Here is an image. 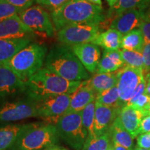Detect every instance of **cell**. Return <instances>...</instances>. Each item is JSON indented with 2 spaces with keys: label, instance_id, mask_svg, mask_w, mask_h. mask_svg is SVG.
<instances>
[{
  "label": "cell",
  "instance_id": "7a4b0ae2",
  "mask_svg": "<svg viewBox=\"0 0 150 150\" xmlns=\"http://www.w3.org/2000/svg\"><path fill=\"white\" fill-rule=\"evenodd\" d=\"M50 15L57 31L71 24H100L105 20L102 6L86 0H67L59 8L52 11Z\"/></svg>",
  "mask_w": 150,
  "mask_h": 150
},
{
  "label": "cell",
  "instance_id": "277c9868",
  "mask_svg": "<svg viewBox=\"0 0 150 150\" xmlns=\"http://www.w3.org/2000/svg\"><path fill=\"white\" fill-rule=\"evenodd\" d=\"M47 53V47L45 45L30 43L4 65L8 67L22 79L27 81L42 68Z\"/></svg>",
  "mask_w": 150,
  "mask_h": 150
},
{
  "label": "cell",
  "instance_id": "484cf974",
  "mask_svg": "<svg viewBox=\"0 0 150 150\" xmlns=\"http://www.w3.org/2000/svg\"><path fill=\"white\" fill-rule=\"evenodd\" d=\"M144 46H145L144 38L140 29H134L123 35L121 44V48H122V50L142 53Z\"/></svg>",
  "mask_w": 150,
  "mask_h": 150
},
{
  "label": "cell",
  "instance_id": "7402d4cb",
  "mask_svg": "<svg viewBox=\"0 0 150 150\" xmlns=\"http://www.w3.org/2000/svg\"><path fill=\"white\" fill-rule=\"evenodd\" d=\"M108 131L112 142L123 146L128 150L134 149V138L125 129L118 116L112 122Z\"/></svg>",
  "mask_w": 150,
  "mask_h": 150
},
{
  "label": "cell",
  "instance_id": "f907efd6",
  "mask_svg": "<svg viewBox=\"0 0 150 150\" xmlns=\"http://www.w3.org/2000/svg\"><path fill=\"white\" fill-rule=\"evenodd\" d=\"M0 1H1V0H0Z\"/></svg>",
  "mask_w": 150,
  "mask_h": 150
},
{
  "label": "cell",
  "instance_id": "f35d334b",
  "mask_svg": "<svg viewBox=\"0 0 150 150\" xmlns=\"http://www.w3.org/2000/svg\"><path fill=\"white\" fill-rule=\"evenodd\" d=\"M149 132H150V114H148L142 118L139 129L140 134Z\"/></svg>",
  "mask_w": 150,
  "mask_h": 150
},
{
  "label": "cell",
  "instance_id": "d4e9b609",
  "mask_svg": "<svg viewBox=\"0 0 150 150\" xmlns=\"http://www.w3.org/2000/svg\"><path fill=\"white\" fill-rule=\"evenodd\" d=\"M150 5V0H118L117 3L112 8H110V16L113 19L119 15L127 11L137 9L145 12ZM112 19V20H113Z\"/></svg>",
  "mask_w": 150,
  "mask_h": 150
},
{
  "label": "cell",
  "instance_id": "9a60e30c",
  "mask_svg": "<svg viewBox=\"0 0 150 150\" xmlns=\"http://www.w3.org/2000/svg\"><path fill=\"white\" fill-rule=\"evenodd\" d=\"M121 109L104 106L95 102V115L94 123L95 136L107 133Z\"/></svg>",
  "mask_w": 150,
  "mask_h": 150
},
{
  "label": "cell",
  "instance_id": "52a82bcc",
  "mask_svg": "<svg viewBox=\"0 0 150 150\" xmlns=\"http://www.w3.org/2000/svg\"><path fill=\"white\" fill-rule=\"evenodd\" d=\"M37 117V103L24 97L0 101V124L13 123Z\"/></svg>",
  "mask_w": 150,
  "mask_h": 150
},
{
  "label": "cell",
  "instance_id": "5b68a950",
  "mask_svg": "<svg viewBox=\"0 0 150 150\" xmlns=\"http://www.w3.org/2000/svg\"><path fill=\"white\" fill-rule=\"evenodd\" d=\"M59 140L55 125L33 122L21 134L12 150H42L57 145Z\"/></svg>",
  "mask_w": 150,
  "mask_h": 150
},
{
  "label": "cell",
  "instance_id": "603a6c76",
  "mask_svg": "<svg viewBox=\"0 0 150 150\" xmlns=\"http://www.w3.org/2000/svg\"><path fill=\"white\" fill-rule=\"evenodd\" d=\"M86 82L95 93H100L117 86V72L102 74L97 73L93 77L86 80Z\"/></svg>",
  "mask_w": 150,
  "mask_h": 150
},
{
  "label": "cell",
  "instance_id": "ac0fdd59",
  "mask_svg": "<svg viewBox=\"0 0 150 150\" xmlns=\"http://www.w3.org/2000/svg\"><path fill=\"white\" fill-rule=\"evenodd\" d=\"M147 115V112L144 110L131 106H125L120 110L118 117L125 129L134 138H136L140 134L139 129L142 118Z\"/></svg>",
  "mask_w": 150,
  "mask_h": 150
},
{
  "label": "cell",
  "instance_id": "44dd1931",
  "mask_svg": "<svg viewBox=\"0 0 150 150\" xmlns=\"http://www.w3.org/2000/svg\"><path fill=\"white\" fill-rule=\"evenodd\" d=\"M124 65L125 63L122 57L120 50L109 51L104 50L96 72L97 74L115 72L119 69L122 68Z\"/></svg>",
  "mask_w": 150,
  "mask_h": 150
},
{
  "label": "cell",
  "instance_id": "4316f807",
  "mask_svg": "<svg viewBox=\"0 0 150 150\" xmlns=\"http://www.w3.org/2000/svg\"><path fill=\"white\" fill-rule=\"evenodd\" d=\"M112 143L109 131L100 136H88L82 150H108Z\"/></svg>",
  "mask_w": 150,
  "mask_h": 150
},
{
  "label": "cell",
  "instance_id": "d590c367",
  "mask_svg": "<svg viewBox=\"0 0 150 150\" xmlns=\"http://www.w3.org/2000/svg\"><path fill=\"white\" fill-rule=\"evenodd\" d=\"M22 11L32 6L37 0H5Z\"/></svg>",
  "mask_w": 150,
  "mask_h": 150
},
{
  "label": "cell",
  "instance_id": "cb8c5ba5",
  "mask_svg": "<svg viewBox=\"0 0 150 150\" xmlns=\"http://www.w3.org/2000/svg\"><path fill=\"white\" fill-rule=\"evenodd\" d=\"M123 35L114 29H108L104 32L100 33L93 42L106 50L115 51L121 48Z\"/></svg>",
  "mask_w": 150,
  "mask_h": 150
},
{
  "label": "cell",
  "instance_id": "f6af8a7d",
  "mask_svg": "<svg viewBox=\"0 0 150 150\" xmlns=\"http://www.w3.org/2000/svg\"><path fill=\"white\" fill-rule=\"evenodd\" d=\"M145 94H146V95H149L150 96V81H147V87H146Z\"/></svg>",
  "mask_w": 150,
  "mask_h": 150
},
{
  "label": "cell",
  "instance_id": "30bf717a",
  "mask_svg": "<svg viewBox=\"0 0 150 150\" xmlns=\"http://www.w3.org/2000/svg\"><path fill=\"white\" fill-rule=\"evenodd\" d=\"M71 96L72 94H63L36 102L37 117L45 122L56 125L60 118L67 112Z\"/></svg>",
  "mask_w": 150,
  "mask_h": 150
},
{
  "label": "cell",
  "instance_id": "2e32d148",
  "mask_svg": "<svg viewBox=\"0 0 150 150\" xmlns=\"http://www.w3.org/2000/svg\"><path fill=\"white\" fill-rule=\"evenodd\" d=\"M33 122L0 124V150H12L21 134Z\"/></svg>",
  "mask_w": 150,
  "mask_h": 150
},
{
  "label": "cell",
  "instance_id": "7c38bea8",
  "mask_svg": "<svg viewBox=\"0 0 150 150\" xmlns=\"http://www.w3.org/2000/svg\"><path fill=\"white\" fill-rule=\"evenodd\" d=\"M26 81L6 65H0V101L24 93Z\"/></svg>",
  "mask_w": 150,
  "mask_h": 150
},
{
  "label": "cell",
  "instance_id": "74e56055",
  "mask_svg": "<svg viewBox=\"0 0 150 150\" xmlns=\"http://www.w3.org/2000/svg\"><path fill=\"white\" fill-rule=\"evenodd\" d=\"M137 146L144 149H150V132L140 134L137 137Z\"/></svg>",
  "mask_w": 150,
  "mask_h": 150
},
{
  "label": "cell",
  "instance_id": "6da1fadb",
  "mask_svg": "<svg viewBox=\"0 0 150 150\" xmlns=\"http://www.w3.org/2000/svg\"><path fill=\"white\" fill-rule=\"evenodd\" d=\"M82 81H70L42 67L26 81V97L35 102L63 94H72Z\"/></svg>",
  "mask_w": 150,
  "mask_h": 150
},
{
  "label": "cell",
  "instance_id": "3957f363",
  "mask_svg": "<svg viewBox=\"0 0 150 150\" xmlns=\"http://www.w3.org/2000/svg\"><path fill=\"white\" fill-rule=\"evenodd\" d=\"M45 67L70 81L89 79V74L70 46L54 45L47 54Z\"/></svg>",
  "mask_w": 150,
  "mask_h": 150
},
{
  "label": "cell",
  "instance_id": "ee69618b",
  "mask_svg": "<svg viewBox=\"0 0 150 150\" xmlns=\"http://www.w3.org/2000/svg\"><path fill=\"white\" fill-rule=\"evenodd\" d=\"M106 1H107L110 8H112L117 3L118 0H106Z\"/></svg>",
  "mask_w": 150,
  "mask_h": 150
},
{
  "label": "cell",
  "instance_id": "5bb4252c",
  "mask_svg": "<svg viewBox=\"0 0 150 150\" xmlns=\"http://www.w3.org/2000/svg\"><path fill=\"white\" fill-rule=\"evenodd\" d=\"M35 33L15 16L0 22V39H31Z\"/></svg>",
  "mask_w": 150,
  "mask_h": 150
},
{
  "label": "cell",
  "instance_id": "1f68e13d",
  "mask_svg": "<svg viewBox=\"0 0 150 150\" xmlns=\"http://www.w3.org/2000/svg\"><path fill=\"white\" fill-rule=\"evenodd\" d=\"M67 1V0H37L35 3L43 8L49 9L52 12L64 4Z\"/></svg>",
  "mask_w": 150,
  "mask_h": 150
},
{
  "label": "cell",
  "instance_id": "836d02e7",
  "mask_svg": "<svg viewBox=\"0 0 150 150\" xmlns=\"http://www.w3.org/2000/svg\"><path fill=\"white\" fill-rule=\"evenodd\" d=\"M147 81L145 79V77H144L142 79L141 81H140L139 85L138 86V87L136 88V89L135 90L134 93H133L130 100H129V102L127 103L126 106H131V105H132L135 102H136L137 99H138L140 95H142V94H145L146 87H147Z\"/></svg>",
  "mask_w": 150,
  "mask_h": 150
},
{
  "label": "cell",
  "instance_id": "d6a6232c",
  "mask_svg": "<svg viewBox=\"0 0 150 150\" xmlns=\"http://www.w3.org/2000/svg\"><path fill=\"white\" fill-rule=\"evenodd\" d=\"M150 105V96L146 95V94H142V95L137 99V100L131 106L139 109L141 110L147 112V110L149 108Z\"/></svg>",
  "mask_w": 150,
  "mask_h": 150
},
{
  "label": "cell",
  "instance_id": "60d3db41",
  "mask_svg": "<svg viewBox=\"0 0 150 150\" xmlns=\"http://www.w3.org/2000/svg\"><path fill=\"white\" fill-rule=\"evenodd\" d=\"M112 142V146H113L114 150H128L127 148H125V147H123V146L119 145V144L116 143V142Z\"/></svg>",
  "mask_w": 150,
  "mask_h": 150
},
{
  "label": "cell",
  "instance_id": "ffe728a7",
  "mask_svg": "<svg viewBox=\"0 0 150 150\" xmlns=\"http://www.w3.org/2000/svg\"><path fill=\"white\" fill-rule=\"evenodd\" d=\"M31 42V39H0V65H4L19 51Z\"/></svg>",
  "mask_w": 150,
  "mask_h": 150
},
{
  "label": "cell",
  "instance_id": "4dcf8cb0",
  "mask_svg": "<svg viewBox=\"0 0 150 150\" xmlns=\"http://www.w3.org/2000/svg\"><path fill=\"white\" fill-rule=\"evenodd\" d=\"M21 12L20 9L5 0L0 1V22L12 18Z\"/></svg>",
  "mask_w": 150,
  "mask_h": 150
},
{
  "label": "cell",
  "instance_id": "681fc988",
  "mask_svg": "<svg viewBox=\"0 0 150 150\" xmlns=\"http://www.w3.org/2000/svg\"><path fill=\"white\" fill-rule=\"evenodd\" d=\"M108 150H114V149H113V146H112V145L110 146V147L109 148V149Z\"/></svg>",
  "mask_w": 150,
  "mask_h": 150
},
{
  "label": "cell",
  "instance_id": "8d00e7d4",
  "mask_svg": "<svg viewBox=\"0 0 150 150\" xmlns=\"http://www.w3.org/2000/svg\"><path fill=\"white\" fill-rule=\"evenodd\" d=\"M139 29L143 35L145 45L149 44L150 43V22L142 20Z\"/></svg>",
  "mask_w": 150,
  "mask_h": 150
},
{
  "label": "cell",
  "instance_id": "7bdbcfd3",
  "mask_svg": "<svg viewBox=\"0 0 150 150\" xmlns=\"http://www.w3.org/2000/svg\"><path fill=\"white\" fill-rule=\"evenodd\" d=\"M86 1H88V2L91 4H93L101 6H102V0H86Z\"/></svg>",
  "mask_w": 150,
  "mask_h": 150
},
{
  "label": "cell",
  "instance_id": "e575fe53",
  "mask_svg": "<svg viewBox=\"0 0 150 150\" xmlns=\"http://www.w3.org/2000/svg\"><path fill=\"white\" fill-rule=\"evenodd\" d=\"M142 54L144 62V76L145 77L150 73V43L145 45Z\"/></svg>",
  "mask_w": 150,
  "mask_h": 150
},
{
  "label": "cell",
  "instance_id": "4fadbf2b",
  "mask_svg": "<svg viewBox=\"0 0 150 150\" xmlns=\"http://www.w3.org/2000/svg\"><path fill=\"white\" fill-rule=\"evenodd\" d=\"M70 47L88 72L92 74L97 72L101 59V51L99 46L93 43H83Z\"/></svg>",
  "mask_w": 150,
  "mask_h": 150
},
{
  "label": "cell",
  "instance_id": "9c48e42d",
  "mask_svg": "<svg viewBox=\"0 0 150 150\" xmlns=\"http://www.w3.org/2000/svg\"><path fill=\"white\" fill-rule=\"evenodd\" d=\"M97 24H74L66 26L57 31V38L61 44L73 46L83 43H93L100 34Z\"/></svg>",
  "mask_w": 150,
  "mask_h": 150
},
{
  "label": "cell",
  "instance_id": "7dc6e473",
  "mask_svg": "<svg viewBox=\"0 0 150 150\" xmlns=\"http://www.w3.org/2000/svg\"><path fill=\"white\" fill-rule=\"evenodd\" d=\"M145 79H147V81H150V73L147 75V76H145Z\"/></svg>",
  "mask_w": 150,
  "mask_h": 150
},
{
  "label": "cell",
  "instance_id": "8992f818",
  "mask_svg": "<svg viewBox=\"0 0 150 150\" xmlns=\"http://www.w3.org/2000/svg\"><path fill=\"white\" fill-rule=\"evenodd\" d=\"M60 138L74 150H82L88 133L82 122L81 112H67L56 124Z\"/></svg>",
  "mask_w": 150,
  "mask_h": 150
},
{
  "label": "cell",
  "instance_id": "b9f144b4",
  "mask_svg": "<svg viewBox=\"0 0 150 150\" xmlns=\"http://www.w3.org/2000/svg\"><path fill=\"white\" fill-rule=\"evenodd\" d=\"M143 20H146V21L150 22V8H149V9L146 12L144 13Z\"/></svg>",
  "mask_w": 150,
  "mask_h": 150
},
{
  "label": "cell",
  "instance_id": "8fae6325",
  "mask_svg": "<svg viewBox=\"0 0 150 150\" xmlns=\"http://www.w3.org/2000/svg\"><path fill=\"white\" fill-rule=\"evenodd\" d=\"M117 87L120 94L121 106H125L129 102L135 90L139 85L144 76L143 70L129 66L123 67L117 71Z\"/></svg>",
  "mask_w": 150,
  "mask_h": 150
},
{
  "label": "cell",
  "instance_id": "816d5d0a",
  "mask_svg": "<svg viewBox=\"0 0 150 150\" xmlns=\"http://www.w3.org/2000/svg\"><path fill=\"white\" fill-rule=\"evenodd\" d=\"M149 8H150V7H149Z\"/></svg>",
  "mask_w": 150,
  "mask_h": 150
},
{
  "label": "cell",
  "instance_id": "ab89813d",
  "mask_svg": "<svg viewBox=\"0 0 150 150\" xmlns=\"http://www.w3.org/2000/svg\"><path fill=\"white\" fill-rule=\"evenodd\" d=\"M42 150H69V149H67V148L63 147V146L55 145L51 146V147H47V148H45V149H44Z\"/></svg>",
  "mask_w": 150,
  "mask_h": 150
},
{
  "label": "cell",
  "instance_id": "f546056e",
  "mask_svg": "<svg viewBox=\"0 0 150 150\" xmlns=\"http://www.w3.org/2000/svg\"><path fill=\"white\" fill-rule=\"evenodd\" d=\"M95 115V101L91 102L81 111L82 122L88 133V136H95L94 123Z\"/></svg>",
  "mask_w": 150,
  "mask_h": 150
},
{
  "label": "cell",
  "instance_id": "f1b7e54d",
  "mask_svg": "<svg viewBox=\"0 0 150 150\" xmlns=\"http://www.w3.org/2000/svg\"><path fill=\"white\" fill-rule=\"evenodd\" d=\"M120 52L124 63L126 66L143 70L144 62L141 52L126 50H122Z\"/></svg>",
  "mask_w": 150,
  "mask_h": 150
},
{
  "label": "cell",
  "instance_id": "e0dca14e",
  "mask_svg": "<svg viewBox=\"0 0 150 150\" xmlns=\"http://www.w3.org/2000/svg\"><path fill=\"white\" fill-rule=\"evenodd\" d=\"M143 11L132 9L127 11L112 20L110 28L121 33L123 35L139 27L143 20Z\"/></svg>",
  "mask_w": 150,
  "mask_h": 150
},
{
  "label": "cell",
  "instance_id": "d6986e66",
  "mask_svg": "<svg viewBox=\"0 0 150 150\" xmlns=\"http://www.w3.org/2000/svg\"><path fill=\"white\" fill-rule=\"evenodd\" d=\"M96 95L88 85L86 80L82 81L79 87L72 94L70 104L67 112H81L88 105L95 101Z\"/></svg>",
  "mask_w": 150,
  "mask_h": 150
},
{
  "label": "cell",
  "instance_id": "83f0119b",
  "mask_svg": "<svg viewBox=\"0 0 150 150\" xmlns=\"http://www.w3.org/2000/svg\"><path fill=\"white\" fill-rule=\"evenodd\" d=\"M95 102L109 107L119 108V109L122 108L120 100V94L117 86L107 91L97 94Z\"/></svg>",
  "mask_w": 150,
  "mask_h": 150
},
{
  "label": "cell",
  "instance_id": "c3c4849f",
  "mask_svg": "<svg viewBox=\"0 0 150 150\" xmlns=\"http://www.w3.org/2000/svg\"><path fill=\"white\" fill-rule=\"evenodd\" d=\"M147 112V114H150V105H149V108H148Z\"/></svg>",
  "mask_w": 150,
  "mask_h": 150
},
{
  "label": "cell",
  "instance_id": "ba28073f",
  "mask_svg": "<svg viewBox=\"0 0 150 150\" xmlns=\"http://www.w3.org/2000/svg\"><path fill=\"white\" fill-rule=\"evenodd\" d=\"M20 20L35 34L52 38L56 31L51 15L41 6H32L18 14Z\"/></svg>",
  "mask_w": 150,
  "mask_h": 150
},
{
  "label": "cell",
  "instance_id": "bcb514c9",
  "mask_svg": "<svg viewBox=\"0 0 150 150\" xmlns=\"http://www.w3.org/2000/svg\"><path fill=\"white\" fill-rule=\"evenodd\" d=\"M134 150H150V149H144V148H141V147H138V146H136V147H134Z\"/></svg>",
  "mask_w": 150,
  "mask_h": 150
}]
</instances>
